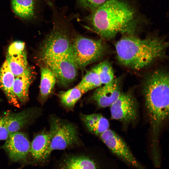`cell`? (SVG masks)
Masks as SVG:
<instances>
[{
	"label": "cell",
	"mask_w": 169,
	"mask_h": 169,
	"mask_svg": "<svg viewBox=\"0 0 169 169\" xmlns=\"http://www.w3.org/2000/svg\"><path fill=\"white\" fill-rule=\"evenodd\" d=\"M14 14L24 21L31 22L37 18L38 0H10Z\"/></svg>",
	"instance_id": "cell-14"
},
{
	"label": "cell",
	"mask_w": 169,
	"mask_h": 169,
	"mask_svg": "<svg viewBox=\"0 0 169 169\" xmlns=\"http://www.w3.org/2000/svg\"><path fill=\"white\" fill-rule=\"evenodd\" d=\"M33 72L28 66L20 75L15 77L13 91L18 100L21 103H26L29 99V89L33 77Z\"/></svg>",
	"instance_id": "cell-15"
},
{
	"label": "cell",
	"mask_w": 169,
	"mask_h": 169,
	"mask_svg": "<svg viewBox=\"0 0 169 169\" xmlns=\"http://www.w3.org/2000/svg\"><path fill=\"white\" fill-rule=\"evenodd\" d=\"M99 136L111 152L126 164L136 169H146L136 159L124 140L116 132L109 129Z\"/></svg>",
	"instance_id": "cell-9"
},
{
	"label": "cell",
	"mask_w": 169,
	"mask_h": 169,
	"mask_svg": "<svg viewBox=\"0 0 169 169\" xmlns=\"http://www.w3.org/2000/svg\"><path fill=\"white\" fill-rule=\"evenodd\" d=\"M139 106L136 99L131 93L122 92L110 106L111 117L124 124L134 122L138 116Z\"/></svg>",
	"instance_id": "cell-10"
},
{
	"label": "cell",
	"mask_w": 169,
	"mask_h": 169,
	"mask_svg": "<svg viewBox=\"0 0 169 169\" xmlns=\"http://www.w3.org/2000/svg\"><path fill=\"white\" fill-rule=\"evenodd\" d=\"M1 148L13 162H23L30 152V143L25 134L17 131L10 135Z\"/></svg>",
	"instance_id": "cell-11"
},
{
	"label": "cell",
	"mask_w": 169,
	"mask_h": 169,
	"mask_svg": "<svg viewBox=\"0 0 169 169\" xmlns=\"http://www.w3.org/2000/svg\"><path fill=\"white\" fill-rule=\"evenodd\" d=\"M81 118L88 130L97 136L109 129V121L100 114H82Z\"/></svg>",
	"instance_id": "cell-18"
},
{
	"label": "cell",
	"mask_w": 169,
	"mask_h": 169,
	"mask_svg": "<svg viewBox=\"0 0 169 169\" xmlns=\"http://www.w3.org/2000/svg\"><path fill=\"white\" fill-rule=\"evenodd\" d=\"M105 162L88 152L67 153L54 161L51 169H105Z\"/></svg>",
	"instance_id": "cell-7"
},
{
	"label": "cell",
	"mask_w": 169,
	"mask_h": 169,
	"mask_svg": "<svg viewBox=\"0 0 169 169\" xmlns=\"http://www.w3.org/2000/svg\"><path fill=\"white\" fill-rule=\"evenodd\" d=\"M102 85L98 75L91 69L87 72L76 86L84 94L89 90L98 88Z\"/></svg>",
	"instance_id": "cell-21"
},
{
	"label": "cell",
	"mask_w": 169,
	"mask_h": 169,
	"mask_svg": "<svg viewBox=\"0 0 169 169\" xmlns=\"http://www.w3.org/2000/svg\"><path fill=\"white\" fill-rule=\"evenodd\" d=\"M84 93L76 86L66 91H61L58 95L61 104L68 108L74 107Z\"/></svg>",
	"instance_id": "cell-22"
},
{
	"label": "cell",
	"mask_w": 169,
	"mask_h": 169,
	"mask_svg": "<svg viewBox=\"0 0 169 169\" xmlns=\"http://www.w3.org/2000/svg\"><path fill=\"white\" fill-rule=\"evenodd\" d=\"M143 91L151 129L152 151L155 152L158 151L160 132L168 116V73L158 70L150 74L144 82Z\"/></svg>",
	"instance_id": "cell-1"
},
{
	"label": "cell",
	"mask_w": 169,
	"mask_h": 169,
	"mask_svg": "<svg viewBox=\"0 0 169 169\" xmlns=\"http://www.w3.org/2000/svg\"><path fill=\"white\" fill-rule=\"evenodd\" d=\"M25 50V45L24 42L21 41H16L9 45L7 54H14L20 53Z\"/></svg>",
	"instance_id": "cell-25"
},
{
	"label": "cell",
	"mask_w": 169,
	"mask_h": 169,
	"mask_svg": "<svg viewBox=\"0 0 169 169\" xmlns=\"http://www.w3.org/2000/svg\"><path fill=\"white\" fill-rule=\"evenodd\" d=\"M42 62L51 69L56 81L60 85L66 86L73 82L76 78L79 67L73 54Z\"/></svg>",
	"instance_id": "cell-8"
},
{
	"label": "cell",
	"mask_w": 169,
	"mask_h": 169,
	"mask_svg": "<svg viewBox=\"0 0 169 169\" xmlns=\"http://www.w3.org/2000/svg\"><path fill=\"white\" fill-rule=\"evenodd\" d=\"M50 123L49 143L42 163L49 162L53 151L65 150L77 144L78 142L76 129L71 124L56 118H52Z\"/></svg>",
	"instance_id": "cell-5"
},
{
	"label": "cell",
	"mask_w": 169,
	"mask_h": 169,
	"mask_svg": "<svg viewBox=\"0 0 169 169\" xmlns=\"http://www.w3.org/2000/svg\"><path fill=\"white\" fill-rule=\"evenodd\" d=\"M1 99L0 98V102L1 101Z\"/></svg>",
	"instance_id": "cell-27"
},
{
	"label": "cell",
	"mask_w": 169,
	"mask_h": 169,
	"mask_svg": "<svg viewBox=\"0 0 169 169\" xmlns=\"http://www.w3.org/2000/svg\"><path fill=\"white\" fill-rule=\"evenodd\" d=\"M15 78L5 60L0 68V88L4 93L8 102L18 106V100L13 91Z\"/></svg>",
	"instance_id": "cell-16"
},
{
	"label": "cell",
	"mask_w": 169,
	"mask_h": 169,
	"mask_svg": "<svg viewBox=\"0 0 169 169\" xmlns=\"http://www.w3.org/2000/svg\"><path fill=\"white\" fill-rule=\"evenodd\" d=\"M6 61L15 77L22 74L28 66L26 50L14 54H7Z\"/></svg>",
	"instance_id": "cell-20"
},
{
	"label": "cell",
	"mask_w": 169,
	"mask_h": 169,
	"mask_svg": "<svg viewBox=\"0 0 169 169\" xmlns=\"http://www.w3.org/2000/svg\"><path fill=\"white\" fill-rule=\"evenodd\" d=\"M134 17V10L126 3L108 0L91 11L89 20L94 31L107 39L119 33L131 32Z\"/></svg>",
	"instance_id": "cell-2"
},
{
	"label": "cell",
	"mask_w": 169,
	"mask_h": 169,
	"mask_svg": "<svg viewBox=\"0 0 169 169\" xmlns=\"http://www.w3.org/2000/svg\"><path fill=\"white\" fill-rule=\"evenodd\" d=\"M122 92L119 80L114 78L110 83L98 87L91 99L99 107L105 108L114 103Z\"/></svg>",
	"instance_id": "cell-12"
},
{
	"label": "cell",
	"mask_w": 169,
	"mask_h": 169,
	"mask_svg": "<svg viewBox=\"0 0 169 169\" xmlns=\"http://www.w3.org/2000/svg\"><path fill=\"white\" fill-rule=\"evenodd\" d=\"M10 135L3 116H0V140H6Z\"/></svg>",
	"instance_id": "cell-26"
},
{
	"label": "cell",
	"mask_w": 169,
	"mask_h": 169,
	"mask_svg": "<svg viewBox=\"0 0 169 169\" xmlns=\"http://www.w3.org/2000/svg\"><path fill=\"white\" fill-rule=\"evenodd\" d=\"M36 114V110L33 108L17 113H7L3 117L10 135L27 125L34 118Z\"/></svg>",
	"instance_id": "cell-13"
},
{
	"label": "cell",
	"mask_w": 169,
	"mask_h": 169,
	"mask_svg": "<svg viewBox=\"0 0 169 169\" xmlns=\"http://www.w3.org/2000/svg\"><path fill=\"white\" fill-rule=\"evenodd\" d=\"M92 69L98 75L102 84H108L114 79L112 68L107 61L100 63Z\"/></svg>",
	"instance_id": "cell-23"
},
{
	"label": "cell",
	"mask_w": 169,
	"mask_h": 169,
	"mask_svg": "<svg viewBox=\"0 0 169 169\" xmlns=\"http://www.w3.org/2000/svg\"><path fill=\"white\" fill-rule=\"evenodd\" d=\"M56 20L52 30L40 46L39 56L41 61L73 54L72 41L69 36L66 23Z\"/></svg>",
	"instance_id": "cell-4"
},
{
	"label": "cell",
	"mask_w": 169,
	"mask_h": 169,
	"mask_svg": "<svg viewBox=\"0 0 169 169\" xmlns=\"http://www.w3.org/2000/svg\"><path fill=\"white\" fill-rule=\"evenodd\" d=\"M115 46L117 59L121 64L140 70L164 56L168 44L156 38L141 39L129 36L121 38Z\"/></svg>",
	"instance_id": "cell-3"
},
{
	"label": "cell",
	"mask_w": 169,
	"mask_h": 169,
	"mask_svg": "<svg viewBox=\"0 0 169 169\" xmlns=\"http://www.w3.org/2000/svg\"><path fill=\"white\" fill-rule=\"evenodd\" d=\"M72 48L73 56L79 68L83 69L102 56L105 47L101 40L78 35L72 41Z\"/></svg>",
	"instance_id": "cell-6"
},
{
	"label": "cell",
	"mask_w": 169,
	"mask_h": 169,
	"mask_svg": "<svg viewBox=\"0 0 169 169\" xmlns=\"http://www.w3.org/2000/svg\"><path fill=\"white\" fill-rule=\"evenodd\" d=\"M107 0H77L82 7L91 11L105 2Z\"/></svg>",
	"instance_id": "cell-24"
},
{
	"label": "cell",
	"mask_w": 169,
	"mask_h": 169,
	"mask_svg": "<svg viewBox=\"0 0 169 169\" xmlns=\"http://www.w3.org/2000/svg\"><path fill=\"white\" fill-rule=\"evenodd\" d=\"M40 69L39 96L41 101L44 102L52 92L57 81L54 74L47 65L43 63Z\"/></svg>",
	"instance_id": "cell-17"
},
{
	"label": "cell",
	"mask_w": 169,
	"mask_h": 169,
	"mask_svg": "<svg viewBox=\"0 0 169 169\" xmlns=\"http://www.w3.org/2000/svg\"><path fill=\"white\" fill-rule=\"evenodd\" d=\"M49 143V132L43 131L36 135L30 144V152L34 161L42 163L44 155Z\"/></svg>",
	"instance_id": "cell-19"
}]
</instances>
